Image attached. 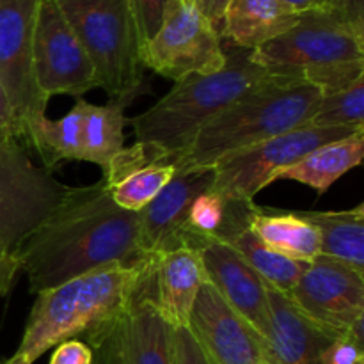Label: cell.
Returning a JSON list of instances; mask_svg holds the SVG:
<instances>
[{
  "instance_id": "3957f363",
  "label": "cell",
  "mask_w": 364,
  "mask_h": 364,
  "mask_svg": "<svg viewBox=\"0 0 364 364\" xmlns=\"http://www.w3.org/2000/svg\"><path fill=\"white\" fill-rule=\"evenodd\" d=\"M224 52L226 66L223 70L178 80L155 105L130 119L137 142L153 149L162 162L181 155L198 132L235 100L287 75L252 63L249 50L228 45Z\"/></svg>"
},
{
  "instance_id": "d6986e66",
  "label": "cell",
  "mask_w": 364,
  "mask_h": 364,
  "mask_svg": "<svg viewBox=\"0 0 364 364\" xmlns=\"http://www.w3.org/2000/svg\"><path fill=\"white\" fill-rule=\"evenodd\" d=\"M299 18L301 14L290 11L279 0H231L219 36L230 46L252 52L290 31Z\"/></svg>"
},
{
  "instance_id": "cb8c5ba5",
  "label": "cell",
  "mask_w": 364,
  "mask_h": 364,
  "mask_svg": "<svg viewBox=\"0 0 364 364\" xmlns=\"http://www.w3.org/2000/svg\"><path fill=\"white\" fill-rule=\"evenodd\" d=\"M124 100H112L107 105L84 107V144L82 162H91L102 167L103 176L109 173L110 164L124 148Z\"/></svg>"
},
{
  "instance_id": "836d02e7",
  "label": "cell",
  "mask_w": 364,
  "mask_h": 364,
  "mask_svg": "<svg viewBox=\"0 0 364 364\" xmlns=\"http://www.w3.org/2000/svg\"><path fill=\"white\" fill-rule=\"evenodd\" d=\"M336 16L364 32V0H331V9Z\"/></svg>"
},
{
  "instance_id": "f1b7e54d",
  "label": "cell",
  "mask_w": 364,
  "mask_h": 364,
  "mask_svg": "<svg viewBox=\"0 0 364 364\" xmlns=\"http://www.w3.org/2000/svg\"><path fill=\"white\" fill-rule=\"evenodd\" d=\"M173 0H128L135 27H137L141 50L155 36V32L159 31V27L162 25L167 6Z\"/></svg>"
},
{
  "instance_id": "ffe728a7",
  "label": "cell",
  "mask_w": 364,
  "mask_h": 364,
  "mask_svg": "<svg viewBox=\"0 0 364 364\" xmlns=\"http://www.w3.org/2000/svg\"><path fill=\"white\" fill-rule=\"evenodd\" d=\"M364 156V130H358L340 141L327 142L302 156L297 164L284 169L277 180H294L326 194L345 173L361 166Z\"/></svg>"
},
{
  "instance_id": "5bb4252c",
  "label": "cell",
  "mask_w": 364,
  "mask_h": 364,
  "mask_svg": "<svg viewBox=\"0 0 364 364\" xmlns=\"http://www.w3.org/2000/svg\"><path fill=\"white\" fill-rule=\"evenodd\" d=\"M187 329L208 364H267L262 336L212 284L199 288Z\"/></svg>"
},
{
  "instance_id": "f546056e",
  "label": "cell",
  "mask_w": 364,
  "mask_h": 364,
  "mask_svg": "<svg viewBox=\"0 0 364 364\" xmlns=\"http://www.w3.org/2000/svg\"><path fill=\"white\" fill-rule=\"evenodd\" d=\"M323 364H364V343L350 334L336 338L323 354Z\"/></svg>"
},
{
  "instance_id": "d6a6232c",
  "label": "cell",
  "mask_w": 364,
  "mask_h": 364,
  "mask_svg": "<svg viewBox=\"0 0 364 364\" xmlns=\"http://www.w3.org/2000/svg\"><path fill=\"white\" fill-rule=\"evenodd\" d=\"M21 130L0 82V142H20Z\"/></svg>"
},
{
  "instance_id": "44dd1931",
  "label": "cell",
  "mask_w": 364,
  "mask_h": 364,
  "mask_svg": "<svg viewBox=\"0 0 364 364\" xmlns=\"http://www.w3.org/2000/svg\"><path fill=\"white\" fill-rule=\"evenodd\" d=\"M249 228L262 244L287 258L309 263L320 255V237L301 212L270 213L255 206Z\"/></svg>"
},
{
  "instance_id": "f35d334b",
  "label": "cell",
  "mask_w": 364,
  "mask_h": 364,
  "mask_svg": "<svg viewBox=\"0 0 364 364\" xmlns=\"http://www.w3.org/2000/svg\"><path fill=\"white\" fill-rule=\"evenodd\" d=\"M185 2H187V4H192V0H185Z\"/></svg>"
},
{
  "instance_id": "4fadbf2b",
  "label": "cell",
  "mask_w": 364,
  "mask_h": 364,
  "mask_svg": "<svg viewBox=\"0 0 364 364\" xmlns=\"http://www.w3.org/2000/svg\"><path fill=\"white\" fill-rule=\"evenodd\" d=\"M41 0H0V82L21 130L46 116L48 98L34 77L32 39Z\"/></svg>"
},
{
  "instance_id": "ac0fdd59",
  "label": "cell",
  "mask_w": 364,
  "mask_h": 364,
  "mask_svg": "<svg viewBox=\"0 0 364 364\" xmlns=\"http://www.w3.org/2000/svg\"><path fill=\"white\" fill-rule=\"evenodd\" d=\"M205 283L201 256L196 249L178 247L151 256V297L173 327H187L192 304Z\"/></svg>"
},
{
  "instance_id": "1f68e13d",
  "label": "cell",
  "mask_w": 364,
  "mask_h": 364,
  "mask_svg": "<svg viewBox=\"0 0 364 364\" xmlns=\"http://www.w3.org/2000/svg\"><path fill=\"white\" fill-rule=\"evenodd\" d=\"M48 364H92V350L80 340H68L57 345Z\"/></svg>"
},
{
  "instance_id": "5b68a950",
  "label": "cell",
  "mask_w": 364,
  "mask_h": 364,
  "mask_svg": "<svg viewBox=\"0 0 364 364\" xmlns=\"http://www.w3.org/2000/svg\"><path fill=\"white\" fill-rule=\"evenodd\" d=\"M84 46L98 87L130 103L142 84L141 41L128 0H57Z\"/></svg>"
},
{
  "instance_id": "9a60e30c",
  "label": "cell",
  "mask_w": 364,
  "mask_h": 364,
  "mask_svg": "<svg viewBox=\"0 0 364 364\" xmlns=\"http://www.w3.org/2000/svg\"><path fill=\"white\" fill-rule=\"evenodd\" d=\"M213 181V167L176 169L159 196L139 212V249L146 258L183 247L188 210Z\"/></svg>"
},
{
  "instance_id": "ba28073f",
  "label": "cell",
  "mask_w": 364,
  "mask_h": 364,
  "mask_svg": "<svg viewBox=\"0 0 364 364\" xmlns=\"http://www.w3.org/2000/svg\"><path fill=\"white\" fill-rule=\"evenodd\" d=\"M142 66L178 82L192 75L217 73L226 66L219 31L185 0L167 6L162 25L141 50Z\"/></svg>"
},
{
  "instance_id": "603a6c76",
  "label": "cell",
  "mask_w": 364,
  "mask_h": 364,
  "mask_svg": "<svg viewBox=\"0 0 364 364\" xmlns=\"http://www.w3.org/2000/svg\"><path fill=\"white\" fill-rule=\"evenodd\" d=\"M84 107L85 100L77 98L73 109L59 119L39 117L25 130V142L38 151L46 171H52L60 162L82 160L84 144Z\"/></svg>"
},
{
  "instance_id": "d590c367",
  "label": "cell",
  "mask_w": 364,
  "mask_h": 364,
  "mask_svg": "<svg viewBox=\"0 0 364 364\" xmlns=\"http://www.w3.org/2000/svg\"><path fill=\"white\" fill-rule=\"evenodd\" d=\"M230 2L231 0H192V6L219 31Z\"/></svg>"
},
{
  "instance_id": "8fae6325",
  "label": "cell",
  "mask_w": 364,
  "mask_h": 364,
  "mask_svg": "<svg viewBox=\"0 0 364 364\" xmlns=\"http://www.w3.org/2000/svg\"><path fill=\"white\" fill-rule=\"evenodd\" d=\"M173 329L153 301L148 276L130 306L84 343L96 364H173Z\"/></svg>"
},
{
  "instance_id": "8d00e7d4",
  "label": "cell",
  "mask_w": 364,
  "mask_h": 364,
  "mask_svg": "<svg viewBox=\"0 0 364 364\" xmlns=\"http://www.w3.org/2000/svg\"><path fill=\"white\" fill-rule=\"evenodd\" d=\"M279 2L297 14L318 13V11L331 9V0H279Z\"/></svg>"
},
{
  "instance_id": "e575fe53",
  "label": "cell",
  "mask_w": 364,
  "mask_h": 364,
  "mask_svg": "<svg viewBox=\"0 0 364 364\" xmlns=\"http://www.w3.org/2000/svg\"><path fill=\"white\" fill-rule=\"evenodd\" d=\"M20 272L21 263L18 255H7L0 251V297H4L11 290Z\"/></svg>"
},
{
  "instance_id": "277c9868",
  "label": "cell",
  "mask_w": 364,
  "mask_h": 364,
  "mask_svg": "<svg viewBox=\"0 0 364 364\" xmlns=\"http://www.w3.org/2000/svg\"><path fill=\"white\" fill-rule=\"evenodd\" d=\"M320 98L322 92L297 75H281L220 110L169 164L176 169L212 167L223 156L308 124Z\"/></svg>"
},
{
  "instance_id": "74e56055",
  "label": "cell",
  "mask_w": 364,
  "mask_h": 364,
  "mask_svg": "<svg viewBox=\"0 0 364 364\" xmlns=\"http://www.w3.org/2000/svg\"><path fill=\"white\" fill-rule=\"evenodd\" d=\"M0 364H6V359H2V358H0Z\"/></svg>"
},
{
  "instance_id": "484cf974",
  "label": "cell",
  "mask_w": 364,
  "mask_h": 364,
  "mask_svg": "<svg viewBox=\"0 0 364 364\" xmlns=\"http://www.w3.org/2000/svg\"><path fill=\"white\" fill-rule=\"evenodd\" d=\"M176 173V167L169 162H156L134 169L107 185L114 203L128 212L139 213L146 205L159 196Z\"/></svg>"
},
{
  "instance_id": "8992f818",
  "label": "cell",
  "mask_w": 364,
  "mask_h": 364,
  "mask_svg": "<svg viewBox=\"0 0 364 364\" xmlns=\"http://www.w3.org/2000/svg\"><path fill=\"white\" fill-rule=\"evenodd\" d=\"M68 191L50 171L31 162L20 142H0V251L18 255Z\"/></svg>"
},
{
  "instance_id": "2e32d148",
  "label": "cell",
  "mask_w": 364,
  "mask_h": 364,
  "mask_svg": "<svg viewBox=\"0 0 364 364\" xmlns=\"http://www.w3.org/2000/svg\"><path fill=\"white\" fill-rule=\"evenodd\" d=\"M196 251L201 256L206 283L212 284L217 294L262 336L269 323V287L262 277L223 240H203Z\"/></svg>"
},
{
  "instance_id": "83f0119b",
  "label": "cell",
  "mask_w": 364,
  "mask_h": 364,
  "mask_svg": "<svg viewBox=\"0 0 364 364\" xmlns=\"http://www.w3.org/2000/svg\"><path fill=\"white\" fill-rule=\"evenodd\" d=\"M299 78L313 85L322 92V96L334 95L348 89L355 82L364 78V59L341 60V63L320 64L299 71Z\"/></svg>"
},
{
  "instance_id": "52a82bcc",
  "label": "cell",
  "mask_w": 364,
  "mask_h": 364,
  "mask_svg": "<svg viewBox=\"0 0 364 364\" xmlns=\"http://www.w3.org/2000/svg\"><path fill=\"white\" fill-rule=\"evenodd\" d=\"M364 130V128H359ZM354 128L299 127L270 141L223 156L213 164V191L226 199L252 201L262 188L269 187L284 169L327 142L340 141L355 134Z\"/></svg>"
},
{
  "instance_id": "7a4b0ae2",
  "label": "cell",
  "mask_w": 364,
  "mask_h": 364,
  "mask_svg": "<svg viewBox=\"0 0 364 364\" xmlns=\"http://www.w3.org/2000/svg\"><path fill=\"white\" fill-rule=\"evenodd\" d=\"M149 262L110 265L36 294L20 347L6 364H34L48 348L87 338L116 318L144 287Z\"/></svg>"
},
{
  "instance_id": "6da1fadb",
  "label": "cell",
  "mask_w": 364,
  "mask_h": 364,
  "mask_svg": "<svg viewBox=\"0 0 364 364\" xmlns=\"http://www.w3.org/2000/svg\"><path fill=\"white\" fill-rule=\"evenodd\" d=\"M32 294L110 265L146 263L139 249V213L117 206L105 181L70 187L41 226L18 249Z\"/></svg>"
},
{
  "instance_id": "4dcf8cb0",
  "label": "cell",
  "mask_w": 364,
  "mask_h": 364,
  "mask_svg": "<svg viewBox=\"0 0 364 364\" xmlns=\"http://www.w3.org/2000/svg\"><path fill=\"white\" fill-rule=\"evenodd\" d=\"M173 364H208L187 327L173 329Z\"/></svg>"
},
{
  "instance_id": "7c38bea8",
  "label": "cell",
  "mask_w": 364,
  "mask_h": 364,
  "mask_svg": "<svg viewBox=\"0 0 364 364\" xmlns=\"http://www.w3.org/2000/svg\"><path fill=\"white\" fill-rule=\"evenodd\" d=\"M34 77L45 98L57 95L82 98L98 87L95 68L64 18L57 0H41L32 39Z\"/></svg>"
},
{
  "instance_id": "9c48e42d",
  "label": "cell",
  "mask_w": 364,
  "mask_h": 364,
  "mask_svg": "<svg viewBox=\"0 0 364 364\" xmlns=\"http://www.w3.org/2000/svg\"><path fill=\"white\" fill-rule=\"evenodd\" d=\"M251 59L274 73L299 77L306 68L364 59V32L333 11L306 13L290 31L252 50Z\"/></svg>"
},
{
  "instance_id": "7402d4cb",
  "label": "cell",
  "mask_w": 364,
  "mask_h": 364,
  "mask_svg": "<svg viewBox=\"0 0 364 364\" xmlns=\"http://www.w3.org/2000/svg\"><path fill=\"white\" fill-rule=\"evenodd\" d=\"M320 237V255L364 274V205L341 212H301Z\"/></svg>"
},
{
  "instance_id": "30bf717a",
  "label": "cell",
  "mask_w": 364,
  "mask_h": 364,
  "mask_svg": "<svg viewBox=\"0 0 364 364\" xmlns=\"http://www.w3.org/2000/svg\"><path fill=\"white\" fill-rule=\"evenodd\" d=\"M295 308L331 338L350 334L364 320V274L318 255L306 263L287 295Z\"/></svg>"
},
{
  "instance_id": "d4e9b609",
  "label": "cell",
  "mask_w": 364,
  "mask_h": 364,
  "mask_svg": "<svg viewBox=\"0 0 364 364\" xmlns=\"http://www.w3.org/2000/svg\"><path fill=\"white\" fill-rule=\"evenodd\" d=\"M220 240L230 244L256 270L267 287L284 295L290 294L302 270L306 269L304 262L287 258L262 244L251 231L249 223L233 228Z\"/></svg>"
},
{
  "instance_id": "e0dca14e",
  "label": "cell",
  "mask_w": 364,
  "mask_h": 364,
  "mask_svg": "<svg viewBox=\"0 0 364 364\" xmlns=\"http://www.w3.org/2000/svg\"><path fill=\"white\" fill-rule=\"evenodd\" d=\"M333 340L287 295L269 288V323L262 334L267 364H323Z\"/></svg>"
},
{
  "instance_id": "4316f807",
  "label": "cell",
  "mask_w": 364,
  "mask_h": 364,
  "mask_svg": "<svg viewBox=\"0 0 364 364\" xmlns=\"http://www.w3.org/2000/svg\"><path fill=\"white\" fill-rule=\"evenodd\" d=\"M308 124L320 128H364V78L345 91L322 96Z\"/></svg>"
}]
</instances>
